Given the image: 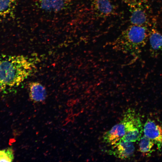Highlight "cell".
Wrapping results in <instances>:
<instances>
[{
    "label": "cell",
    "instance_id": "2",
    "mask_svg": "<svg viewBox=\"0 0 162 162\" xmlns=\"http://www.w3.org/2000/svg\"><path fill=\"white\" fill-rule=\"evenodd\" d=\"M148 26L131 24L112 42L113 49L138 58L148 39Z\"/></svg>",
    "mask_w": 162,
    "mask_h": 162
},
{
    "label": "cell",
    "instance_id": "1",
    "mask_svg": "<svg viewBox=\"0 0 162 162\" xmlns=\"http://www.w3.org/2000/svg\"><path fill=\"white\" fill-rule=\"evenodd\" d=\"M32 58L23 55L3 56L0 58V89L18 86L36 71Z\"/></svg>",
    "mask_w": 162,
    "mask_h": 162
},
{
    "label": "cell",
    "instance_id": "4",
    "mask_svg": "<svg viewBox=\"0 0 162 162\" xmlns=\"http://www.w3.org/2000/svg\"><path fill=\"white\" fill-rule=\"evenodd\" d=\"M130 114V110L128 109L121 121L104 134L103 136L104 142L112 146L120 140L127 132Z\"/></svg>",
    "mask_w": 162,
    "mask_h": 162
},
{
    "label": "cell",
    "instance_id": "6",
    "mask_svg": "<svg viewBox=\"0 0 162 162\" xmlns=\"http://www.w3.org/2000/svg\"><path fill=\"white\" fill-rule=\"evenodd\" d=\"M144 135L152 140L159 149L162 150V127L154 121L148 119L143 128Z\"/></svg>",
    "mask_w": 162,
    "mask_h": 162
},
{
    "label": "cell",
    "instance_id": "7",
    "mask_svg": "<svg viewBox=\"0 0 162 162\" xmlns=\"http://www.w3.org/2000/svg\"><path fill=\"white\" fill-rule=\"evenodd\" d=\"M135 148L132 142L120 140L112 145L108 152L116 157L121 159H126L133 155Z\"/></svg>",
    "mask_w": 162,
    "mask_h": 162
},
{
    "label": "cell",
    "instance_id": "14",
    "mask_svg": "<svg viewBox=\"0 0 162 162\" xmlns=\"http://www.w3.org/2000/svg\"><path fill=\"white\" fill-rule=\"evenodd\" d=\"M14 158V151L11 148L0 150V162H12Z\"/></svg>",
    "mask_w": 162,
    "mask_h": 162
},
{
    "label": "cell",
    "instance_id": "13",
    "mask_svg": "<svg viewBox=\"0 0 162 162\" xmlns=\"http://www.w3.org/2000/svg\"><path fill=\"white\" fill-rule=\"evenodd\" d=\"M139 149L143 155L149 156L152 153L154 142L145 135L142 136L140 140Z\"/></svg>",
    "mask_w": 162,
    "mask_h": 162
},
{
    "label": "cell",
    "instance_id": "3",
    "mask_svg": "<svg viewBox=\"0 0 162 162\" xmlns=\"http://www.w3.org/2000/svg\"><path fill=\"white\" fill-rule=\"evenodd\" d=\"M130 13L131 24L149 26L151 10L147 0H123Z\"/></svg>",
    "mask_w": 162,
    "mask_h": 162
},
{
    "label": "cell",
    "instance_id": "9",
    "mask_svg": "<svg viewBox=\"0 0 162 162\" xmlns=\"http://www.w3.org/2000/svg\"><path fill=\"white\" fill-rule=\"evenodd\" d=\"M148 40L151 56L154 57L157 56L162 51V34L154 26L150 29Z\"/></svg>",
    "mask_w": 162,
    "mask_h": 162
},
{
    "label": "cell",
    "instance_id": "5",
    "mask_svg": "<svg viewBox=\"0 0 162 162\" xmlns=\"http://www.w3.org/2000/svg\"><path fill=\"white\" fill-rule=\"evenodd\" d=\"M143 132L142 125L140 118L133 109L127 132L121 140L132 142L140 141Z\"/></svg>",
    "mask_w": 162,
    "mask_h": 162
},
{
    "label": "cell",
    "instance_id": "8",
    "mask_svg": "<svg viewBox=\"0 0 162 162\" xmlns=\"http://www.w3.org/2000/svg\"><path fill=\"white\" fill-rule=\"evenodd\" d=\"M92 4L93 11L97 17H107L115 12V6L111 0H92Z\"/></svg>",
    "mask_w": 162,
    "mask_h": 162
},
{
    "label": "cell",
    "instance_id": "10",
    "mask_svg": "<svg viewBox=\"0 0 162 162\" xmlns=\"http://www.w3.org/2000/svg\"><path fill=\"white\" fill-rule=\"evenodd\" d=\"M29 95L30 99L35 102L44 100L47 95L45 88L40 83L33 82L29 85Z\"/></svg>",
    "mask_w": 162,
    "mask_h": 162
},
{
    "label": "cell",
    "instance_id": "12",
    "mask_svg": "<svg viewBox=\"0 0 162 162\" xmlns=\"http://www.w3.org/2000/svg\"><path fill=\"white\" fill-rule=\"evenodd\" d=\"M17 0H0V18H5L13 13Z\"/></svg>",
    "mask_w": 162,
    "mask_h": 162
},
{
    "label": "cell",
    "instance_id": "11",
    "mask_svg": "<svg viewBox=\"0 0 162 162\" xmlns=\"http://www.w3.org/2000/svg\"><path fill=\"white\" fill-rule=\"evenodd\" d=\"M40 7L47 11H57L63 9L67 3V0H39Z\"/></svg>",
    "mask_w": 162,
    "mask_h": 162
}]
</instances>
